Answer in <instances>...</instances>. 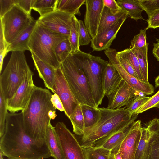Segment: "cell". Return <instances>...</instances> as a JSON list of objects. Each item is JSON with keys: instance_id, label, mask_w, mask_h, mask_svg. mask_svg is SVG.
I'll return each mask as SVG.
<instances>
[{"instance_id": "cell-36", "label": "cell", "mask_w": 159, "mask_h": 159, "mask_svg": "<svg viewBox=\"0 0 159 159\" xmlns=\"http://www.w3.org/2000/svg\"><path fill=\"white\" fill-rule=\"evenodd\" d=\"M150 97L139 95L136 96L125 108L132 116L150 98Z\"/></svg>"}, {"instance_id": "cell-47", "label": "cell", "mask_w": 159, "mask_h": 159, "mask_svg": "<svg viewBox=\"0 0 159 159\" xmlns=\"http://www.w3.org/2000/svg\"><path fill=\"white\" fill-rule=\"evenodd\" d=\"M51 101L56 109L61 111H64V108L62 102L59 96L56 94L54 93L52 95Z\"/></svg>"}, {"instance_id": "cell-24", "label": "cell", "mask_w": 159, "mask_h": 159, "mask_svg": "<svg viewBox=\"0 0 159 159\" xmlns=\"http://www.w3.org/2000/svg\"><path fill=\"white\" fill-rule=\"evenodd\" d=\"M127 15H128L127 12L123 10L117 13L113 14L109 9L104 6L101 14L97 34L103 32L121 18Z\"/></svg>"}, {"instance_id": "cell-29", "label": "cell", "mask_w": 159, "mask_h": 159, "mask_svg": "<svg viewBox=\"0 0 159 159\" xmlns=\"http://www.w3.org/2000/svg\"><path fill=\"white\" fill-rule=\"evenodd\" d=\"M83 116L84 129L94 125L99 119L101 112L98 107H94L85 104H81Z\"/></svg>"}, {"instance_id": "cell-52", "label": "cell", "mask_w": 159, "mask_h": 159, "mask_svg": "<svg viewBox=\"0 0 159 159\" xmlns=\"http://www.w3.org/2000/svg\"><path fill=\"white\" fill-rule=\"evenodd\" d=\"M3 156H4V155L2 151L0 149V159H4Z\"/></svg>"}, {"instance_id": "cell-2", "label": "cell", "mask_w": 159, "mask_h": 159, "mask_svg": "<svg viewBox=\"0 0 159 159\" xmlns=\"http://www.w3.org/2000/svg\"><path fill=\"white\" fill-rule=\"evenodd\" d=\"M48 89L36 86L24 109L21 111L26 133L36 142L46 144L44 137L51 119L57 116Z\"/></svg>"}, {"instance_id": "cell-18", "label": "cell", "mask_w": 159, "mask_h": 159, "mask_svg": "<svg viewBox=\"0 0 159 159\" xmlns=\"http://www.w3.org/2000/svg\"><path fill=\"white\" fill-rule=\"evenodd\" d=\"M129 16L125 15L101 33L92 38L90 46L93 51H102L109 48L117 34Z\"/></svg>"}, {"instance_id": "cell-27", "label": "cell", "mask_w": 159, "mask_h": 159, "mask_svg": "<svg viewBox=\"0 0 159 159\" xmlns=\"http://www.w3.org/2000/svg\"><path fill=\"white\" fill-rule=\"evenodd\" d=\"M86 0H59L57 9L72 15H81L80 8Z\"/></svg>"}, {"instance_id": "cell-44", "label": "cell", "mask_w": 159, "mask_h": 159, "mask_svg": "<svg viewBox=\"0 0 159 159\" xmlns=\"http://www.w3.org/2000/svg\"><path fill=\"white\" fill-rule=\"evenodd\" d=\"M116 56L124 69L129 74L139 79L134 70L128 61L124 57L117 54Z\"/></svg>"}, {"instance_id": "cell-25", "label": "cell", "mask_w": 159, "mask_h": 159, "mask_svg": "<svg viewBox=\"0 0 159 159\" xmlns=\"http://www.w3.org/2000/svg\"><path fill=\"white\" fill-rule=\"evenodd\" d=\"M116 2L131 19L136 21L143 19L142 13L144 10L139 0H117Z\"/></svg>"}, {"instance_id": "cell-46", "label": "cell", "mask_w": 159, "mask_h": 159, "mask_svg": "<svg viewBox=\"0 0 159 159\" xmlns=\"http://www.w3.org/2000/svg\"><path fill=\"white\" fill-rule=\"evenodd\" d=\"M148 159H159V137L152 144Z\"/></svg>"}, {"instance_id": "cell-41", "label": "cell", "mask_w": 159, "mask_h": 159, "mask_svg": "<svg viewBox=\"0 0 159 159\" xmlns=\"http://www.w3.org/2000/svg\"><path fill=\"white\" fill-rule=\"evenodd\" d=\"M18 0H0V17H2L17 3Z\"/></svg>"}, {"instance_id": "cell-42", "label": "cell", "mask_w": 159, "mask_h": 159, "mask_svg": "<svg viewBox=\"0 0 159 159\" xmlns=\"http://www.w3.org/2000/svg\"><path fill=\"white\" fill-rule=\"evenodd\" d=\"M36 0H18L16 5L27 14L31 15L32 7Z\"/></svg>"}, {"instance_id": "cell-50", "label": "cell", "mask_w": 159, "mask_h": 159, "mask_svg": "<svg viewBox=\"0 0 159 159\" xmlns=\"http://www.w3.org/2000/svg\"><path fill=\"white\" fill-rule=\"evenodd\" d=\"M115 159H122L120 152L119 151L114 153Z\"/></svg>"}, {"instance_id": "cell-8", "label": "cell", "mask_w": 159, "mask_h": 159, "mask_svg": "<svg viewBox=\"0 0 159 159\" xmlns=\"http://www.w3.org/2000/svg\"><path fill=\"white\" fill-rule=\"evenodd\" d=\"M35 20L17 5L0 18L4 39L9 45L23 30Z\"/></svg>"}, {"instance_id": "cell-43", "label": "cell", "mask_w": 159, "mask_h": 159, "mask_svg": "<svg viewBox=\"0 0 159 159\" xmlns=\"http://www.w3.org/2000/svg\"><path fill=\"white\" fill-rule=\"evenodd\" d=\"M147 21L148 25L147 30L150 28L155 29L159 27V10L152 13L148 17Z\"/></svg>"}, {"instance_id": "cell-31", "label": "cell", "mask_w": 159, "mask_h": 159, "mask_svg": "<svg viewBox=\"0 0 159 159\" xmlns=\"http://www.w3.org/2000/svg\"><path fill=\"white\" fill-rule=\"evenodd\" d=\"M84 148L87 159H115L114 154L108 149L93 146Z\"/></svg>"}, {"instance_id": "cell-30", "label": "cell", "mask_w": 159, "mask_h": 159, "mask_svg": "<svg viewBox=\"0 0 159 159\" xmlns=\"http://www.w3.org/2000/svg\"><path fill=\"white\" fill-rule=\"evenodd\" d=\"M58 2L59 0H36L32 9L42 16L57 10Z\"/></svg>"}, {"instance_id": "cell-14", "label": "cell", "mask_w": 159, "mask_h": 159, "mask_svg": "<svg viewBox=\"0 0 159 159\" xmlns=\"http://www.w3.org/2000/svg\"><path fill=\"white\" fill-rule=\"evenodd\" d=\"M135 159H148L151 147L159 137V120L155 118L144 124Z\"/></svg>"}, {"instance_id": "cell-53", "label": "cell", "mask_w": 159, "mask_h": 159, "mask_svg": "<svg viewBox=\"0 0 159 159\" xmlns=\"http://www.w3.org/2000/svg\"><path fill=\"white\" fill-rule=\"evenodd\" d=\"M158 120H159V119H158Z\"/></svg>"}, {"instance_id": "cell-45", "label": "cell", "mask_w": 159, "mask_h": 159, "mask_svg": "<svg viewBox=\"0 0 159 159\" xmlns=\"http://www.w3.org/2000/svg\"><path fill=\"white\" fill-rule=\"evenodd\" d=\"M104 6L109 9L113 14H116L122 10L115 0H103Z\"/></svg>"}, {"instance_id": "cell-37", "label": "cell", "mask_w": 159, "mask_h": 159, "mask_svg": "<svg viewBox=\"0 0 159 159\" xmlns=\"http://www.w3.org/2000/svg\"><path fill=\"white\" fill-rule=\"evenodd\" d=\"M156 107L159 108V90L135 112V114L138 115L148 109Z\"/></svg>"}, {"instance_id": "cell-23", "label": "cell", "mask_w": 159, "mask_h": 159, "mask_svg": "<svg viewBox=\"0 0 159 159\" xmlns=\"http://www.w3.org/2000/svg\"><path fill=\"white\" fill-rule=\"evenodd\" d=\"M45 143L54 159H65L55 127L50 123L44 137Z\"/></svg>"}, {"instance_id": "cell-26", "label": "cell", "mask_w": 159, "mask_h": 159, "mask_svg": "<svg viewBox=\"0 0 159 159\" xmlns=\"http://www.w3.org/2000/svg\"><path fill=\"white\" fill-rule=\"evenodd\" d=\"M148 44V43L142 48L134 47L130 48L137 58L143 81L146 83L149 82L148 77L147 57Z\"/></svg>"}, {"instance_id": "cell-17", "label": "cell", "mask_w": 159, "mask_h": 159, "mask_svg": "<svg viewBox=\"0 0 159 159\" xmlns=\"http://www.w3.org/2000/svg\"><path fill=\"white\" fill-rule=\"evenodd\" d=\"M138 93L122 79L114 91L107 96L108 102L107 108L114 109L126 106L139 95Z\"/></svg>"}, {"instance_id": "cell-5", "label": "cell", "mask_w": 159, "mask_h": 159, "mask_svg": "<svg viewBox=\"0 0 159 159\" xmlns=\"http://www.w3.org/2000/svg\"><path fill=\"white\" fill-rule=\"evenodd\" d=\"M72 54L86 76L94 100L98 107L105 96L103 85V76L109 62L80 50Z\"/></svg>"}, {"instance_id": "cell-35", "label": "cell", "mask_w": 159, "mask_h": 159, "mask_svg": "<svg viewBox=\"0 0 159 159\" xmlns=\"http://www.w3.org/2000/svg\"><path fill=\"white\" fill-rule=\"evenodd\" d=\"M7 110L6 100L2 89L0 88V137L4 133Z\"/></svg>"}, {"instance_id": "cell-1", "label": "cell", "mask_w": 159, "mask_h": 159, "mask_svg": "<svg viewBox=\"0 0 159 159\" xmlns=\"http://www.w3.org/2000/svg\"><path fill=\"white\" fill-rule=\"evenodd\" d=\"M0 149L9 159H43L51 157L46 144L36 142L26 133L22 114L8 113Z\"/></svg>"}, {"instance_id": "cell-49", "label": "cell", "mask_w": 159, "mask_h": 159, "mask_svg": "<svg viewBox=\"0 0 159 159\" xmlns=\"http://www.w3.org/2000/svg\"><path fill=\"white\" fill-rule=\"evenodd\" d=\"M157 42L153 43L152 53L155 57L159 61V39H157Z\"/></svg>"}, {"instance_id": "cell-9", "label": "cell", "mask_w": 159, "mask_h": 159, "mask_svg": "<svg viewBox=\"0 0 159 159\" xmlns=\"http://www.w3.org/2000/svg\"><path fill=\"white\" fill-rule=\"evenodd\" d=\"M65 159H87L84 148L63 122L55 126Z\"/></svg>"}, {"instance_id": "cell-28", "label": "cell", "mask_w": 159, "mask_h": 159, "mask_svg": "<svg viewBox=\"0 0 159 159\" xmlns=\"http://www.w3.org/2000/svg\"><path fill=\"white\" fill-rule=\"evenodd\" d=\"M69 119L71 123L74 133L82 136L84 129V122L80 104H78L74 109Z\"/></svg>"}, {"instance_id": "cell-40", "label": "cell", "mask_w": 159, "mask_h": 159, "mask_svg": "<svg viewBox=\"0 0 159 159\" xmlns=\"http://www.w3.org/2000/svg\"><path fill=\"white\" fill-rule=\"evenodd\" d=\"M139 0L148 17L153 12L159 10V0Z\"/></svg>"}, {"instance_id": "cell-51", "label": "cell", "mask_w": 159, "mask_h": 159, "mask_svg": "<svg viewBox=\"0 0 159 159\" xmlns=\"http://www.w3.org/2000/svg\"><path fill=\"white\" fill-rule=\"evenodd\" d=\"M155 87L159 86V75L156 78L155 80Z\"/></svg>"}, {"instance_id": "cell-39", "label": "cell", "mask_w": 159, "mask_h": 159, "mask_svg": "<svg viewBox=\"0 0 159 159\" xmlns=\"http://www.w3.org/2000/svg\"><path fill=\"white\" fill-rule=\"evenodd\" d=\"M146 28L141 29L139 33L135 35L131 41L130 48L134 47L142 48L145 46L148 43L146 42Z\"/></svg>"}, {"instance_id": "cell-16", "label": "cell", "mask_w": 159, "mask_h": 159, "mask_svg": "<svg viewBox=\"0 0 159 159\" xmlns=\"http://www.w3.org/2000/svg\"><path fill=\"white\" fill-rule=\"evenodd\" d=\"M84 23L92 38L97 34L104 7L103 0H86Z\"/></svg>"}, {"instance_id": "cell-4", "label": "cell", "mask_w": 159, "mask_h": 159, "mask_svg": "<svg viewBox=\"0 0 159 159\" xmlns=\"http://www.w3.org/2000/svg\"><path fill=\"white\" fill-rule=\"evenodd\" d=\"M69 37L51 31L38 24L30 36L28 46L31 52L55 69L61 67L55 50L61 42Z\"/></svg>"}, {"instance_id": "cell-19", "label": "cell", "mask_w": 159, "mask_h": 159, "mask_svg": "<svg viewBox=\"0 0 159 159\" xmlns=\"http://www.w3.org/2000/svg\"><path fill=\"white\" fill-rule=\"evenodd\" d=\"M132 124L99 139L92 146L103 148L113 152L118 151L121 144L129 132Z\"/></svg>"}, {"instance_id": "cell-21", "label": "cell", "mask_w": 159, "mask_h": 159, "mask_svg": "<svg viewBox=\"0 0 159 159\" xmlns=\"http://www.w3.org/2000/svg\"><path fill=\"white\" fill-rule=\"evenodd\" d=\"M37 24V20H34L28 26L23 30L16 38L9 44L7 51H10L28 50L30 51L28 43Z\"/></svg>"}, {"instance_id": "cell-33", "label": "cell", "mask_w": 159, "mask_h": 159, "mask_svg": "<svg viewBox=\"0 0 159 159\" xmlns=\"http://www.w3.org/2000/svg\"><path fill=\"white\" fill-rule=\"evenodd\" d=\"M117 54L128 61L134 70L139 79L143 81L137 58L131 49L129 48L121 51L117 52Z\"/></svg>"}, {"instance_id": "cell-7", "label": "cell", "mask_w": 159, "mask_h": 159, "mask_svg": "<svg viewBox=\"0 0 159 159\" xmlns=\"http://www.w3.org/2000/svg\"><path fill=\"white\" fill-rule=\"evenodd\" d=\"M24 52L12 51L6 66L0 76V88L7 100L11 98L22 83L26 74L31 70Z\"/></svg>"}, {"instance_id": "cell-48", "label": "cell", "mask_w": 159, "mask_h": 159, "mask_svg": "<svg viewBox=\"0 0 159 159\" xmlns=\"http://www.w3.org/2000/svg\"><path fill=\"white\" fill-rule=\"evenodd\" d=\"M8 45L6 42L1 25L0 27V54L6 53L8 52L7 51Z\"/></svg>"}, {"instance_id": "cell-38", "label": "cell", "mask_w": 159, "mask_h": 159, "mask_svg": "<svg viewBox=\"0 0 159 159\" xmlns=\"http://www.w3.org/2000/svg\"><path fill=\"white\" fill-rule=\"evenodd\" d=\"M79 45H87L91 42L92 38L86 29L83 21L79 20Z\"/></svg>"}, {"instance_id": "cell-20", "label": "cell", "mask_w": 159, "mask_h": 159, "mask_svg": "<svg viewBox=\"0 0 159 159\" xmlns=\"http://www.w3.org/2000/svg\"><path fill=\"white\" fill-rule=\"evenodd\" d=\"M31 53L39 77L43 80L45 86L53 93L55 83L56 69L40 59L33 52Z\"/></svg>"}, {"instance_id": "cell-3", "label": "cell", "mask_w": 159, "mask_h": 159, "mask_svg": "<svg viewBox=\"0 0 159 159\" xmlns=\"http://www.w3.org/2000/svg\"><path fill=\"white\" fill-rule=\"evenodd\" d=\"M101 114L98 121L92 126L84 129L81 139L84 148L92 146L99 139L132 125L138 115H130L125 107L111 109L98 107Z\"/></svg>"}, {"instance_id": "cell-34", "label": "cell", "mask_w": 159, "mask_h": 159, "mask_svg": "<svg viewBox=\"0 0 159 159\" xmlns=\"http://www.w3.org/2000/svg\"><path fill=\"white\" fill-rule=\"evenodd\" d=\"M71 52L72 49L69 39L60 42L55 50L57 58L61 64Z\"/></svg>"}, {"instance_id": "cell-12", "label": "cell", "mask_w": 159, "mask_h": 159, "mask_svg": "<svg viewBox=\"0 0 159 159\" xmlns=\"http://www.w3.org/2000/svg\"><path fill=\"white\" fill-rule=\"evenodd\" d=\"M33 75L31 70L29 71L13 96L6 100L7 110L11 113L22 111L26 107L36 86L33 79Z\"/></svg>"}, {"instance_id": "cell-15", "label": "cell", "mask_w": 159, "mask_h": 159, "mask_svg": "<svg viewBox=\"0 0 159 159\" xmlns=\"http://www.w3.org/2000/svg\"><path fill=\"white\" fill-rule=\"evenodd\" d=\"M142 127L140 120L135 121L132 124L129 132L119 148L122 159H135L141 137Z\"/></svg>"}, {"instance_id": "cell-11", "label": "cell", "mask_w": 159, "mask_h": 159, "mask_svg": "<svg viewBox=\"0 0 159 159\" xmlns=\"http://www.w3.org/2000/svg\"><path fill=\"white\" fill-rule=\"evenodd\" d=\"M115 49L109 48L105 50L104 53L109 60L116 69L122 79L134 90L138 93L145 95H151L154 93L153 86L149 83L140 80L128 73L123 68L120 63Z\"/></svg>"}, {"instance_id": "cell-10", "label": "cell", "mask_w": 159, "mask_h": 159, "mask_svg": "<svg viewBox=\"0 0 159 159\" xmlns=\"http://www.w3.org/2000/svg\"><path fill=\"white\" fill-rule=\"evenodd\" d=\"M73 16L57 9L40 16L37 22L51 31L69 37Z\"/></svg>"}, {"instance_id": "cell-22", "label": "cell", "mask_w": 159, "mask_h": 159, "mask_svg": "<svg viewBox=\"0 0 159 159\" xmlns=\"http://www.w3.org/2000/svg\"><path fill=\"white\" fill-rule=\"evenodd\" d=\"M123 79L114 66L109 62L104 72L103 88L107 97L117 88Z\"/></svg>"}, {"instance_id": "cell-13", "label": "cell", "mask_w": 159, "mask_h": 159, "mask_svg": "<svg viewBox=\"0 0 159 159\" xmlns=\"http://www.w3.org/2000/svg\"><path fill=\"white\" fill-rule=\"evenodd\" d=\"M53 93L59 97L69 119L74 110L80 104L72 93L61 68L56 69L55 83Z\"/></svg>"}, {"instance_id": "cell-6", "label": "cell", "mask_w": 159, "mask_h": 159, "mask_svg": "<svg viewBox=\"0 0 159 159\" xmlns=\"http://www.w3.org/2000/svg\"><path fill=\"white\" fill-rule=\"evenodd\" d=\"M61 69L75 97L79 103L98 107L84 72L70 54L61 64Z\"/></svg>"}, {"instance_id": "cell-32", "label": "cell", "mask_w": 159, "mask_h": 159, "mask_svg": "<svg viewBox=\"0 0 159 159\" xmlns=\"http://www.w3.org/2000/svg\"><path fill=\"white\" fill-rule=\"evenodd\" d=\"M79 20L75 16H73L72 18L70 33L69 38L72 49L71 54L79 51Z\"/></svg>"}, {"instance_id": "cell-54", "label": "cell", "mask_w": 159, "mask_h": 159, "mask_svg": "<svg viewBox=\"0 0 159 159\" xmlns=\"http://www.w3.org/2000/svg\"></svg>"}]
</instances>
